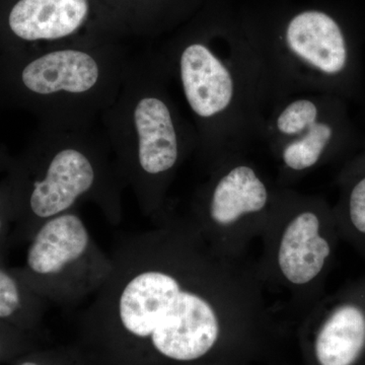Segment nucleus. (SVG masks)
Here are the masks:
<instances>
[{"label":"nucleus","mask_w":365,"mask_h":365,"mask_svg":"<svg viewBox=\"0 0 365 365\" xmlns=\"http://www.w3.org/2000/svg\"><path fill=\"white\" fill-rule=\"evenodd\" d=\"M259 364H250V365H259Z\"/></svg>","instance_id":"20"},{"label":"nucleus","mask_w":365,"mask_h":365,"mask_svg":"<svg viewBox=\"0 0 365 365\" xmlns=\"http://www.w3.org/2000/svg\"><path fill=\"white\" fill-rule=\"evenodd\" d=\"M207 174L186 217L216 253L244 259L265 232L287 187L269 179L246 155L223 160Z\"/></svg>","instance_id":"8"},{"label":"nucleus","mask_w":365,"mask_h":365,"mask_svg":"<svg viewBox=\"0 0 365 365\" xmlns=\"http://www.w3.org/2000/svg\"><path fill=\"white\" fill-rule=\"evenodd\" d=\"M93 14L91 0H13L0 11V55L93 44L81 37Z\"/></svg>","instance_id":"12"},{"label":"nucleus","mask_w":365,"mask_h":365,"mask_svg":"<svg viewBox=\"0 0 365 365\" xmlns=\"http://www.w3.org/2000/svg\"><path fill=\"white\" fill-rule=\"evenodd\" d=\"M195 128L206 173L261 139L272 91L255 38L193 34L158 53Z\"/></svg>","instance_id":"2"},{"label":"nucleus","mask_w":365,"mask_h":365,"mask_svg":"<svg viewBox=\"0 0 365 365\" xmlns=\"http://www.w3.org/2000/svg\"><path fill=\"white\" fill-rule=\"evenodd\" d=\"M194 365H227L222 364H194Z\"/></svg>","instance_id":"18"},{"label":"nucleus","mask_w":365,"mask_h":365,"mask_svg":"<svg viewBox=\"0 0 365 365\" xmlns=\"http://www.w3.org/2000/svg\"><path fill=\"white\" fill-rule=\"evenodd\" d=\"M277 167L276 182L290 187L332 163L355 139L347 100L326 93H299L273 105L262 129Z\"/></svg>","instance_id":"9"},{"label":"nucleus","mask_w":365,"mask_h":365,"mask_svg":"<svg viewBox=\"0 0 365 365\" xmlns=\"http://www.w3.org/2000/svg\"><path fill=\"white\" fill-rule=\"evenodd\" d=\"M155 227L124 237L86 307L88 325L143 345L165 365L259 364L287 340L256 266L216 253L170 205Z\"/></svg>","instance_id":"1"},{"label":"nucleus","mask_w":365,"mask_h":365,"mask_svg":"<svg viewBox=\"0 0 365 365\" xmlns=\"http://www.w3.org/2000/svg\"><path fill=\"white\" fill-rule=\"evenodd\" d=\"M131 58L113 42L0 55V103L39 122L96 124L121 90Z\"/></svg>","instance_id":"5"},{"label":"nucleus","mask_w":365,"mask_h":365,"mask_svg":"<svg viewBox=\"0 0 365 365\" xmlns=\"http://www.w3.org/2000/svg\"><path fill=\"white\" fill-rule=\"evenodd\" d=\"M126 1L138 2V1H144V0H126Z\"/></svg>","instance_id":"19"},{"label":"nucleus","mask_w":365,"mask_h":365,"mask_svg":"<svg viewBox=\"0 0 365 365\" xmlns=\"http://www.w3.org/2000/svg\"><path fill=\"white\" fill-rule=\"evenodd\" d=\"M4 207H11V204H9L6 189H4V187H2V189L0 190V234H1L2 230H4V220L1 217L2 209Z\"/></svg>","instance_id":"16"},{"label":"nucleus","mask_w":365,"mask_h":365,"mask_svg":"<svg viewBox=\"0 0 365 365\" xmlns=\"http://www.w3.org/2000/svg\"><path fill=\"white\" fill-rule=\"evenodd\" d=\"M255 41L267 71L273 105L299 93L348 100L359 90V49L342 21L328 11H300L273 38Z\"/></svg>","instance_id":"7"},{"label":"nucleus","mask_w":365,"mask_h":365,"mask_svg":"<svg viewBox=\"0 0 365 365\" xmlns=\"http://www.w3.org/2000/svg\"><path fill=\"white\" fill-rule=\"evenodd\" d=\"M26 266L34 294L60 306H76L97 294L113 261L73 210L41 225L26 252Z\"/></svg>","instance_id":"10"},{"label":"nucleus","mask_w":365,"mask_h":365,"mask_svg":"<svg viewBox=\"0 0 365 365\" xmlns=\"http://www.w3.org/2000/svg\"><path fill=\"white\" fill-rule=\"evenodd\" d=\"M20 365H41V364H38V362H35V361H25V362H23V364H21Z\"/></svg>","instance_id":"17"},{"label":"nucleus","mask_w":365,"mask_h":365,"mask_svg":"<svg viewBox=\"0 0 365 365\" xmlns=\"http://www.w3.org/2000/svg\"><path fill=\"white\" fill-rule=\"evenodd\" d=\"M333 205L341 241L347 242L365 261V172L341 185Z\"/></svg>","instance_id":"13"},{"label":"nucleus","mask_w":365,"mask_h":365,"mask_svg":"<svg viewBox=\"0 0 365 365\" xmlns=\"http://www.w3.org/2000/svg\"><path fill=\"white\" fill-rule=\"evenodd\" d=\"M40 299L28 292L16 276L0 267V319L16 318L25 311H40Z\"/></svg>","instance_id":"14"},{"label":"nucleus","mask_w":365,"mask_h":365,"mask_svg":"<svg viewBox=\"0 0 365 365\" xmlns=\"http://www.w3.org/2000/svg\"><path fill=\"white\" fill-rule=\"evenodd\" d=\"M261 240L259 278L287 295L288 312L299 321L325 295L335 262L341 239L333 205L287 187Z\"/></svg>","instance_id":"6"},{"label":"nucleus","mask_w":365,"mask_h":365,"mask_svg":"<svg viewBox=\"0 0 365 365\" xmlns=\"http://www.w3.org/2000/svg\"><path fill=\"white\" fill-rule=\"evenodd\" d=\"M158 53L132 56L123 85L100 120L118 172L144 215L155 220L197 135L173 98Z\"/></svg>","instance_id":"3"},{"label":"nucleus","mask_w":365,"mask_h":365,"mask_svg":"<svg viewBox=\"0 0 365 365\" xmlns=\"http://www.w3.org/2000/svg\"><path fill=\"white\" fill-rule=\"evenodd\" d=\"M297 336L304 365H364L365 274L324 295L299 319Z\"/></svg>","instance_id":"11"},{"label":"nucleus","mask_w":365,"mask_h":365,"mask_svg":"<svg viewBox=\"0 0 365 365\" xmlns=\"http://www.w3.org/2000/svg\"><path fill=\"white\" fill-rule=\"evenodd\" d=\"M365 172V146L359 151V153L350 158L348 162L345 163L342 169L338 173L336 182L338 186L344 184V182L349 181L350 179L357 176Z\"/></svg>","instance_id":"15"},{"label":"nucleus","mask_w":365,"mask_h":365,"mask_svg":"<svg viewBox=\"0 0 365 365\" xmlns=\"http://www.w3.org/2000/svg\"><path fill=\"white\" fill-rule=\"evenodd\" d=\"M4 187L11 208L33 223L34 235L47 220L85 202L95 204L112 225L123 217L126 188L96 124L39 122Z\"/></svg>","instance_id":"4"}]
</instances>
